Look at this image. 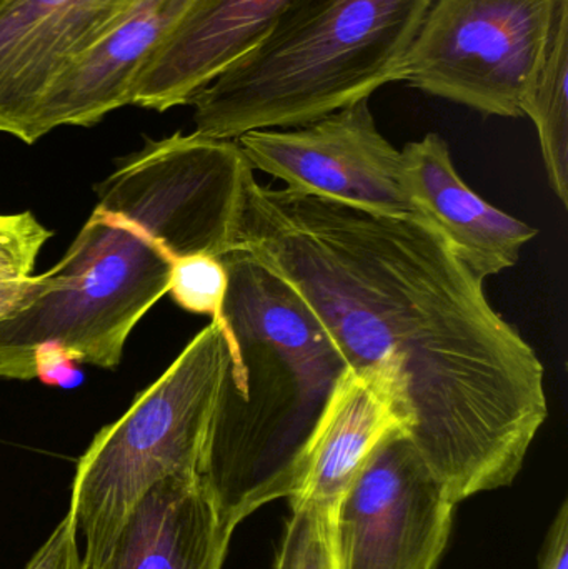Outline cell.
I'll use <instances>...</instances> for the list:
<instances>
[{
	"mask_svg": "<svg viewBox=\"0 0 568 569\" xmlns=\"http://www.w3.org/2000/svg\"><path fill=\"white\" fill-rule=\"evenodd\" d=\"M233 250L299 295L349 368L389 378L407 438L454 503L516 481L549 417L546 370L432 227L252 173Z\"/></svg>",
	"mask_w": 568,
	"mask_h": 569,
	"instance_id": "6da1fadb",
	"label": "cell"
},
{
	"mask_svg": "<svg viewBox=\"0 0 568 569\" xmlns=\"http://www.w3.org/2000/svg\"><path fill=\"white\" fill-rule=\"evenodd\" d=\"M227 367L200 480L237 528L260 507L296 497L313 435L349 365L310 308L242 250L220 257Z\"/></svg>",
	"mask_w": 568,
	"mask_h": 569,
	"instance_id": "7a4b0ae2",
	"label": "cell"
},
{
	"mask_svg": "<svg viewBox=\"0 0 568 569\" xmlns=\"http://www.w3.org/2000/svg\"><path fill=\"white\" fill-rule=\"evenodd\" d=\"M434 0H290L272 29L190 103L196 133L293 129L402 82Z\"/></svg>",
	"mask_w": 568,
	"mask_h": 569,
	"instance_id": "3957f363",
	"label": "cell"
},
{
	"mask_svg": "<svg viewBox=\"0 0 568 569\" xmlns=\"http://www.w3.org/2000/svg\"><path fill=\"white\" fill-rule=\"evenodd\" d=\"M172 262L149 229L96 207L62 260L30 277L0 318V378L33 380L46 343L77 363L116 368L130 331L169 291Z\"/></svg>",
	"mask_w": 568,
	"mask_h": 569,
	"instance_id": "277c9868",
	"label": "cell"
},
{
	"mask_svg": "<svg viewBox=\"0 0 568 569\" xmlns=\"http://www.w3.org/2000/svg\"><path fill=\"white\" fill-rule=\"evenodd\" d=\"M217 321L190 340L122 418L102 428L77 465L69 517L86 538L83 569H97L133 505L159 481L200 477L227 367Z\"/></svg>",
	"mask_w": 568,
	"mask_h": 569,
	"instance_id": "5b68a950",
	"label": "cell"
},
{
	"mask_svg": "<svg viewBox=\"0 0 568 569\" xmlns=\"http://www.w3.org/2000/svg\"><path fill=\"white\" fill-rule=\"evenodd\" d=\"M560 0H434L402 80L484 116L520 117Z\"/></svg>",
	"mask_w": 568,
	"mask_h": 569,
	"instance_id": "8992f818",
	"label": "cell"
},
{
	"mask_svg": "<svg viewBox=\"0 0 568 569\" xmlns=\"http://www.w3.org/2000/svg\"><path fill=\"white\" fill-rule=\"evenodd\" d=\"M237 140L176 133L147 143L99 186L97 207L150 230L179 257H222L236 249L247 179Z\"/></svg>",
	"mask_w": 568,
	"mask_h": 569,
	"instance_id": "52a82bcc",
	"label": "cell"
},
{
	"mask_svg": "<svg viewBox=\"0 0 568 569\" xmlns=\"http://www.w3.org/2000/svg\"><path fill=\"white\" fill-rule=\"evenodd\" d=\"M456 507L407 435H389L333 510L337 569H436Z\"/></svg>",
	"mask_w": 568,
	"mask_h": 569,
	"instance_id": "ba28073f",
	"label": "cell"
},
{
	"mask_svg": "<svg viewBox=\"0 0 568 569\" xmlns=\"http://www.w3.org/2000/svg\"><path fill=\"white\" fill-rule=\"evenodd\" d=\"M250 169L289 192L386 216H416L403 186L402 152L377 129L369 100L293 129L252 130L237 139Z\"/></svg>",
	"mask_w": 568,
	"mask_h": 569,
	"instance_id": "9c48e42d",
	"label": "cell"
},
{
	"mask_svg": "<svg viewBox=\"0 0 568 569\" xmlns=\"http://www.w3.org/2000/svg\"><path fill=\"white\" fill-rule=\"evenodd\" d=\"M142 0H0V132L40 139L47 100Z\"/></svg>",
	"mask_w": 568,
	"mask_h": 569,
	"instance_id": "30bf717a",
	"label": "cell"
},
{
	"mask_svg": "<svg viewBox=\"0 0 568 569\" xmlns=\"http://www.w3.org/2000/svg\"><path fill=\"white\" fill-rule=\"evenodd\" d=\"M290 0H193L137 73L133 106H186L253 49Z\"/></svg>",
	"mask_w": 568,
	"mask_h": 569,
	"instance_id": "8fae6325",
	"label": "cell"
},
{
	"mask_svg": "<svg viewBox=\"0 0 568 569\" xmlns=\"http://www.w3.org/2000/svg\"><path fill=\"white\" fill-rule=\"evenodd\" d=\"M403 186L416 217L486 282L512 269L539 230L496 209L457 173L446 139L427 133L402 150Z\"/></svg>",
	"mask_w": 568,
	"mask_h": 569,
	"instance_id": "7c38bea8",
	"label": "cell"
},
{
	"mask_svg": "<svg viewBox=\"0 0 568 569\" xmlns=\"http://www.w3.org/2000/svg\"><path fill=\"white\" fill-rule=\"evenodd\" d=\"M233 531L200 477L166 478L133 505L97 569H222Z\"/></svg>",
	"mask_w": 568,
	"mask_h": 569,
	"instance_id": "4fadbf2b",
	"label": "cell"
},
{
	"mask_svg": "<svg viewBox=\"0 0 568 569\" xmlns=\"http://www.w3.org/2000/svg\"><path fill=\"white\" fill-rule=\"evenodd\" d=\"M192 2L142 0L53 90L40 116V139L57 127L93 126L132 103L140 67Z\"/></svg>",
	"mask_w": 568,
	"mask_h": 569,
	"instance_id": "5bb4252c",
	"label": "cell"
},
{
	"mask_svg": "<svg viewBox=\"0 0 568 569\" xmlns=\"http://www.w3.org/2000/svg\"><path fill=\"white\" fill-rule=\"evenodd\" d=\"M396 431L406 428L389 378L349 368L313 435L302 487L292 498L336 508L377 447Z\"/></svg>",
	"mask_w": 568,
	"mask_h": 569,
	"instance_id": "9a60e30c",
	"label": "cell"
},
{
	"mask_svg": "<svg viewBox=\"0 0 568 569\" xmlns=\"http://www.w3.org/2000/svg\"><path fill=\"white\" fill-rule=\"evenodd\" d=\"M539 136L554 192L568 203V0H560L549 46L522 107Z\"/></svg>",
	"mask_w": 568,
	"mask_h": 569,
	"instance_id": "2e32d148",
	"label": "cell"
},
{
	"mask_svg": "<svg viewBox=\"0 0 568 569\" xmlns=\"http://www.w3.org/2000/svg\"><path fill=\"white\" fill-rule=\"evenodd\" d=\"M292 515L287 521L277 550L273 569H327L332 565L333 510L307 498H292Z\"/></svg>",
	"mask_w": 568,
	"mask_h": 569,
	"instance_id": "e0dca14e",
	"label": "cell"
},
{
	"mask_svg": "<svg viewBox=\"0 0 568 569\" xmlns=\"http://www.w3.org/2000/svg\"><path fill=\"white\" fill-rule=\"evenodd\" d=\"M229 273L220 257L196 253L173 259L169 291L173 301L190 313L209 315L222 325Z\"/></svg>",
	"mask_w": 568,
	"mask_h": 569,
	"instance_id": "ac0fdd59",
	"label": "cell"
},
{
	"mask_svg": "<svg viewBox=\"0 0 568 569\" xmlns=\"http://www.w3.org/2000/svg\"><path fill=\"white\" fill-rule=\"evenodd\" d=\"M52 232L30 212L0 216V256L9 259L23 276H30Z\"/></svg>",
	"mask_w": 568,
	"mask_h": 569,
	"instance_id": "d6986e66",
	"label": "cell"
},
{
	"mask_svg": "<svg viewBox=\"0 0 568 569\" xmlns=\"http://www.w3.org/2000/svg\"><path fill=\"white\" fill-rule=\"evenodd\" d=\"M26 569H83L77 531L69 515L57 525L49 540L33 555Z\"/></svg>",
	"mask_w": 568,
	"mask_h": 569,
	"instance_id": "ffe728a7",
	"label": "cell"
},
{
	"mask_svg": "<svg viewBox=\"0 0 568 569\" xmlns=\"http://www.w3.org/2000/svg\"><path fill=\"white\" fill-rule=\"evenodd\" d=\"M77 361L67 357L57 345L46 343L37 348L33 353V370L36 378L49 387H59L63 390L79 387L83 381V373L77 367Z\"/></svg>",
	"mask_w": 568,
	"mask_h": 569,
	"instance_id": "44dd1931",
	"label": "cell"
},
{
	"mask_svg": "<svg viewBox=\"0 0 568 569\" xmlns=\"http://www.w3.org/2000/svg\"><path fill=\"white\" fill-rule=\"evenodd\" d=\"M539 569H568V505L564 501L544 541Z\"/></svg>",
	"mask_w": 568,
	"mask_h": 569,
	"instance_id": "7402d4cb",
	"label": "cell"
},
{
	"mask_svg": "<svg viewBox=\"0 0 568 569\" xmlns=\"http://www.w3.org/2000/svg\"><path fill=\"white\" fill-rule=\"evenodd\" d=\"M30 276H23L6 257L0 256V318L9 313L29 287Z\"/></svg>",
	"mask_w": 568,
	"mask_h": 569,
	"instance_id": "603a6c76",
	"label": "cell"
}]
</instances>
